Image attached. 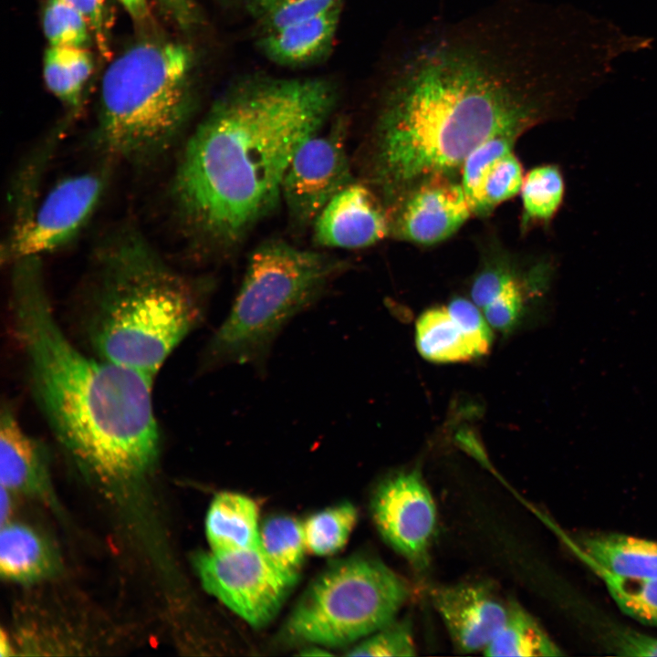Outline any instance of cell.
<instances>
[{"instance_id":"ffe728a7","label":"cell","mask_w":657,"mask_h":657,"mask_svg":"<svg viewBox=\"0 0 657 657\" xmlns=\"http://www.w3.org/2000/svg\"><path fill=\"white\" fill-rule=\"evenodd\" d=\"M54 566L50 548L31 528L17 524L2 525L0 569L2 576L29 581L48 574Z\"/></svg>"},{"instance_id":"d4e9b609","label":"cell","mask_w":657,"mask_h":657,"mask_svg":"<svg viewBox=\"0 0 657 657\" xmlns=\"http://www.w3.org/2000/svg\"><path fill=\"white\" fill-rule=\"evenodd\" d=\"M357 520L358 510L349 502L312 514L302 523L307 549L318 556L338 552L346 545Z\"/></svg>"},{"instance_id":"277c9868","label":"cell","mask_w":657,"mask_h":657,"mask_svg":"<svg viewBox=\"0 0 657 657\" xmlns=\"http://www.w3.org/2000/svg\"><path fill=\"white\" fill-rule=\"evenodd\" d=\"M211 284L188 276L130 225L95 247L73 319L82 348L152 380L204 320Z\"/></svg>"},{"instance_id":"7c38bea8","label":"cell","mask_w":657,"mask_h":657,"mask_svg":"<svg viewBox=\"0 0 657 657\" xmlns=\"http://www.w3.org/2000/svg\"><path fill=\"white\" fill-rule=\"evenodd\" d=\"M388 214L391 233L429 245L454 234L472 211L461 183L435 176L411 190Z\"/></svg>"},{"instance_id":"1f68e13d","label":"cell","mask_w":657,"mask_h":657,"mask_svg":"<svg viewBox=\"0 0 657 657\" xmlns=\"http://www.w3.org/2000/svg\"><path fill=\"white\" fill-rule=\"evenodd\" d=\"M525 302L522 282L514 278L503 291L486 307L484 316L490 325L500 331H507L517 322Z\"/></svg>"},{"instance_id":"603a6c76","label":"cell","mask_w":657,"mask_h":657,"mask_svg":"<svg viewBox=\"0 0 657 657\" xmlns=\"http://www.w3.org/2000/svg\"><path fill=\"white\" fill-rule=\"evenodd\" d=\"M260 548L276 568L297 581L307 549L301 522L287 515L268 517L260 527Z\"/></svg>"},{"instance_id":"4316f807","label":"cell","mask_w":657,"mask_h":657,"mask_svg":"<svg viewBox=\"0 0 657 657\" xmlns=\"http://www.w3.org/2000/svg\"><path fill=\"white\" fill-rule=\"evenodd\" d=\"M344 0H246L247 14L259 35L275 31L318 16Z\"/></svg>"},{"instance_id":"9c48e42d","label":"cell","mask_w":657,"mask_h":657,"mask_svg":"<svg viewBox=\"0 0 657 657\" xmlns=\"http://www.w3.org/2000/svg\"><path fill=\"white\" fill-rule=\"evenodd\" d=\"M194 566L204 589L256 628L274 619L297 583L260 547L198 554Z\"/></svg>"},{"instance_id":"e0dca14e","label":"cell","mask_w":657,"mask_h":657,"mask_svg":"<svg viewBox=\"0 0 657 657\" xmlns=\"http://www.w3.org/2000/svg\"><path fill=\"white\" fill-rule=\"evenodd\" d=\"M577 553L590 568L624 578H657V541L620 533H586Z\"/></svg>"},{"instance_id":"60d3db41","label":"cell","mask_w":657,"mask_h":657,"mask_svg":"<svg viewBox=\"0 0 657 657\" xmlns=\"http://www.w3.org/2000/svg\"><path fill=\"white\" fill-rule=\"evenodd\" d=\"M304 655H329V652L319 648H311L305 651Z\"/></svg>"},{"instance_id":"484cf974","label":"cell","mask_w":657,"mask_h":657,"mask_svg":"<svg viewBox=\"0 0 657 657\" xmlns=\"http://www.w3.org/2000/svg\"><path fill=\"white\" fill-rule=\"evenodd\" d=\"M603 580L619 609L644 625L657 627V578L633 579L591 568Z\"/></svg>"},{"instance_id":"b9f144b4","label":"cell","mask_w":657,"mask_h":657,"mask_svg":"<svg viewBox=\"0 0 657 657\" xmlns=\"http://www.w3.org/2000/svg\"><path fill=\"white\" fill-rule=\"evenodd\" d=\"M222 1H226V2H227V1H230V0H222Z\"/></svg>"},{"instance_id":"ab89813d","label":"cell","mask_w":657,"mask_h":657,"mask_svg":"<svg viewBox=\"0 0 657 657\" xmlns=\"http://www.w3.org/2000/svg\"><path fill=\"white\" fill-rule=\"evenodd\" d=\"M0 650H1V656L9 655L10 654V647L9 643L7 641V638L4 634V632L1 633V641H0Z\"/></svg>"},{"instance_id":"8d00e7d4","label":"cell","mask_w":657,"mask_h":657,"mask_svg":"<svg viewBox=\"0 0 657 657\" xmlns=\"http://www.w3.org/2000/svg\"><path fill=\"white\" fill-rule=\"evenodd\" d=\"M129 15L136 21H142L149 15L147 0H119Z\"/></svg>"},{"instance_id":"d6986e66","label":"cell","mask_w":657,"mask_h":657,"mask_svg":"<svg viewBox=\"0 0 657 657\" xmlns=\"http://www.w3.org/2000/svg\"><path fill=\"white\" fill-rule=\"evenodd\" d=\"M416 346L423 358L446 363L467 361L489 350L466 334L446 308L428 309L419 318Z\"/></svg>"},{"instance_id":"f1b7e54d","label":"cell","mask_w":657,"mask_h":657,"mask_svg":"<svg viewBox=\"0 0 657 657\" xmlns=\"http://www.w3.org/2000/svg\"><path fill=\"white\" fill-rule=\"evenodd\" d=\"M43 28L50 46L86 47L92 35L85 17L63 0H48Z\"/></svg>"},{"instance_id":"5bb4252c","label":"cell","mask_w":657,"mask_h":657,"mask_svg":"<svg viewBox=\"0 0 657 657\" xmlns=\"http://www.w3.org/2000/svg\"><path fill=\"white\" fill-rule=\"evenodd\" d=\"M312 226L317 245L342 249L372 245L391 233L382 200L366 182H358L334 196Z\"/></svg>"},{"instance_id":"3957f363","label":"cell","mask_w":657,"mask_h":657,"mask_svg":"<svg viewBox=\"0 0 657 657\" xmlns=\"http://www.w3.org/2000/svg\"><path fill=\"white\" fill-rule=\"evenodd\" d=\"M10 266L13 328L29 391L50 433L83 470L100 479L144 476L161 448L154 380L73 342L55 316L41 257Z\"/></svg>"},{"instance_id":"30bf717a","label":"cell","mask_w":657,"mask_h":657,"mask_svg":"<svg viewBox=\"0 0 657 657\" xmlns=\"http://www.w3.org/2000/svg\"><path fill=\"white\" fill-rule=\"evenodd\" d=\"M320 131L297 150L282 183L281 200L292 223L301 228L312 226L328 202L354 182L346 123L339 120Z\"/></svg>"},{"instance_id":"4fadbf2b","label":"cell","mask_w":657,"mask_h":657,"mask_svg":"<svg viewBox=\"0 0 657 657\" xmlns=\"http://www.w3.org/2000/svg\"><path fill=\"white\" fill-rule=\"evenodd\" d=\"M430 594L454 648L463 653L484 651L506 618L508 602L484 581L439 586Z\"/></svg>"},{"instance_id":"d590c367","label":"cell","mask_w":657,"mask_h":657,"mask_svg":"<svg viewBox=\"0 0 657 657\" xmlns=\"http://www.w3.org/2000/svg\"><path fill=\"white\" fill-rule=\"evenodd\" d=\"M76 8L87 20L94 36L100 54L105 57H110V47L108 35L107 0H63Z\"/></svg>"},{"instance_id":"ba28073f","label":"cell","mask_w":657,"mask_h":657,"mask_svg":"<svg viewBox=\"0 0 657 657\" xmlns=\"http://www.w3.org/2000/svg\"><path fill=\"white\" fill-rule=\"evenodd\" d=\"M105 169L72 174L56 182L37 202L29 218L7 233L2 263L57 251L71 243L88 224L106 189Z\"/></svg>"},{"instance_id":"9a60e30c","label":"cell","mask_w":657,"mask_h":657,"mask_svg":"<svg viewBox=\"0 0 657 657\" xmlns=\"http://www.w3.org/2000/svg\"><path fill=\"white\" fill-rule=\"evenodd\" d=\"M342 7L339 5L307 20L260 34L257 48L279 67L300 68L318 64L333 49Z\"/></svg>"},{"instance_id":"7402d4cb","label":"cell","mask_w":657,"mask_h":657,"mask_svg":"<svg viewBox=\"0 0 657 657\" xmlns=\"http://www.w3.org/2000/svg\"><path fill=\"white\" fill-rule=\"evenodd\" d=\"M93 69L86 47L50 46L44 57V78L48 89L66 106L76 110Z\"/></svg>"},{"instance_id":"4dcf8cb0","label":"cell","mask_w":657,"mask_h":657,"mask_svg":"<svg viewBox=\"0 0 657 657\" xmlns=\"http://www.w3.org/2000/svg\"><path fill=\"white\" fill-rule=\"evenodd\" d=\"M524 177L522 165L513 151L500 158L485 181L482 214L516 195L521 191Z\"/></svg>"},{"instance_id":"2e32d148","label":"cell","mask_w":657,"mask_h":657,"mask_svg":"<svg viewBox=\"0 0 657 657\" xmlns=\"http://www.w3.org/2000/svg\"><path fill=\"white\" fill-rule=\"evenodd\" d=\"M43 444L22 425L14 406L4 402L0 413V482L7 490L43 489L47 477Z\"/></svg>"},{"instance_id":"44dd1931","label":"cell","mask_w":657,"mask_h":657,"mask_svg":"<svg viewBox=\"0 0 657 657\" xmlns=\"http://www.w3.org/2000/svg\"><path fill=\"white\" fill-rule=\"evenodd\" d=\"M488 656H559L561 649L537 620L516 601H509L506 618L484 650Z\"/></svg>"},{"instance_id":"f35d334b","label":"cell","mask_w":657,"mask_h":657,"mask_svg":"<svg viewBox=\"0 0 657 657\" xmlns=\"http://www.w3.org/2000/svg\"><path fill=\"white\" fill-rule=\"evenodd\" d=\"M167 11H178L184 7L189 0H158Z\"/></svg>"},{"instance_id":"cb8c5ba5","label":"cell","mask_w":657,"mask_h":657,"mask_svg":"<svg viewBox=\"0 0 657 657\" xmlns=\"http://www.w3.org/2000/svg\"><path fill=\"white\" fill-rule=\"evenodd\" d=\"M565 192L559 166L543 164L531 169L524 177L520 191L525 223L548 225L560 210Z\"/></svg>"},{"instance_id":"83f0119b","label":"cell","mask_w":657,"mask_h":657,"mask_svg":"<svg viewBox=\"0 0 657 657\" xmlns=\"http://www.w3.org/2000/svg\"><path fill=\"white\" fill-rule=\"evenodd\" d=\"M515 141L516 139L506 136L489 139L471 151L462 164L460 183L472 214H482L485 178L500 158L513 151Z\"/></svg>"},{"instance_id":"8fae6325","label":"cell","mask_w":657,"mask_h":657,"mask_svg":"<svg viewBox=\"0 0 657 657\" xmlns=\"http://www.w3.org/2000/svg\"><path fill=\"white\" fill-rule=\"evenodd\" d=\"M370 511L384 541L414 567L424 568L437 512L419 471H400L383 479L372 494Z\"/></svg>"},{"instance_id":"7a4b0ae2","label":"cell","mask_w":657,"mask_h":657,"mask_svg":"<svg viewBox=\"0 0 657 657\" xmlns=\"http://www.w3.org/2000/svg\"><path fill=\"white\" fill-rule=\"evenodd\" d=\"M339 89L324 77L250 76L234 83L190 135L168 196L196 250L224 253L281 201L299 146L322 130Z\"/></svg>"},{"instance_id":"5b68a950","label":"cell","mask_w":657,"mask_h":657,"mask_svg":"<svg viewBox=\"0 0 657 657\" xmlns=\"http://www.w3.org/2000/svg\"><path fill=\"white\" fill-rule=\"evenodd\" d=\"M190 49L140 42L116 58L102 78L95 141L110 161L143 168L176 144L193 109Z\"/></svg>"},{"instance_id":"ac0fdd59","label":"cell","mask_w":657,"mask_h":657,"mask_svg":"<svg viewBox=\"0 0 657 657\" xmlns=\"http://www.w3.org/2000/svg\"><path fill=\"white\" fill-rule=\"evenodd\" d=\"M205 533L214 552L259 548L256 503L249 496L235 492L218 494L206 514Z\"/></svg>"},{"instance_id":"e575fe53","label":"cell","mask_w":657,"mask_h":657,"mask_svg":"<svg viewBox=\"0 0 657 657\" xmlns=\"http://www.w3.org/2000/svg\"><path fill=\"white\" fill-rule=\"evenodd\" d=\"M452 318L470 337L486 348H490L492 332L490 325L473 301L462 297L453 299L446 308Z\"/></svg>"},{"instance_id":"f546056e","label":"cell","mask_w":657,"mask_h":657,"mask_svg":"<svg viewBox=\"0 0 657 657\" xmlns=\"http://www.w3.org/2000/svg\"><path fill=\"white\" fill-rule=\"evenodd\" d=\"M412 621L409 618L393 620L387 625L367 636L348 653L349 656H414Z\"/></svg>"},{"instance_id":"6da1fadb","label":"cell","mask_w":657,"mask_h":657,"mask_svg":"<svg viewBox=\"0 0 657 657\" xmlns=\"http://www.w3.org/2000/svg\"><path fill=\"white\" fill-rule=\"evenodd\" d=\"M614 66L604 29L570 5L501 0L412 31L380 92L367 183L393 204L489 139L572 116Z\"/></svg>"},{"instance_id":"74e56055","label":"cell","mask_w":657,"mask_h":657,"mask_svg":"<svg viewBox=\"0 0 657 657\" xmlns=\"http://www.w3.org/2000/svg\"><path fill=\"white\" fill-rule=\"evenodd\" d=\"M1 495V500H0V503H1V506H0L1 516H0V517H1V526H2V525L5 524V519H6L7 516H8V513H9V506H10V505H9V504H10V502H9V497H8V495H7V489L5 488L4 486H1V495Z\"/></svg>"},{"instance_id":"d6a6232c","label":"cell","mask_w":657,"mask_h":657,"mask_svg":"<svg viewBox=\"0 0 657 657\" xmlns=\"http://www.w3.org/2000/svg\"><path fill=\"white\" fill-rule=\"evenodd\" d=\"M516 277L507 264L488 265L479 272L472 284L470 293L473 302L484 308Z\"/></svg>"},{"instance_id":"8992f818","label":"cell","mask_w":657,"mask_h":657,"mask_svg":"<svg viewBox=\"0 0 657 657\" xmlns=\"http://www.w3.org/2000/svg\"><path fill=\"white\" fill-rule=\"evenodd\" d=\"M346 268L334 256L279 239L263 242L248 258L229 313L202 351L199 371L231 365L262 370L283 328L321 299Z\"/></svg>"},{"instance_id":"52a82bcc","label":"cell","mask_w":657,"mask_h":657,"mask_svg":"<svg viewBox=\"0 0 657 657\" xmlns=\"http://www.w3.org/2000/svg\"><path fill=\"white\" fill-rule=\"evenodd\" d=\"M410 595L407 580L378 558L352 556L310 583L287 620L286 635L318 646L348 645L395 620Z\"/></svg>"},{"instance_id":"836d02e7","label":"cell","mask_w":657,"mask_h":657,"mask_svg":"<svg viewBox=\"0 0 657 657\" xmlns=\"http://www.w3.org/2000/svg\"><path fill=\"white\" fill-rule=\"evenodd\" d=\"M604 641L615 653L628 656H657V637L631 628H616L605 632Z\"/></svg>"}]
</instances>
